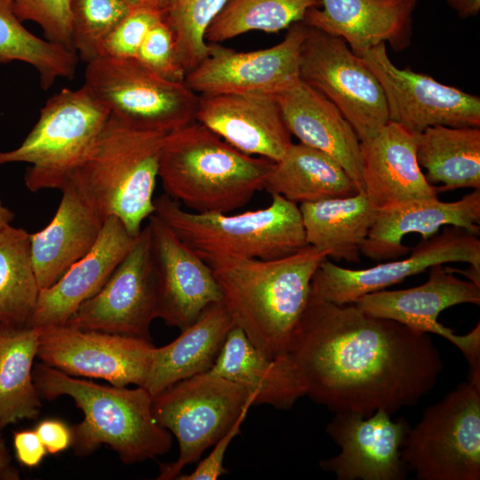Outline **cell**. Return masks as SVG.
<instances>
[{
  "instance_id": "1",
  "label": "cell",
  "mask_w": 480,
  "mask_h": 480,
  "mask_svg": "<svg viewBox=\"0 0 480 480\" xmlns=\"http://www.w3.org/2000/svg\"><path fill=\"white\" fill-rule=\"evenodd\" d=\"M288 355L313 401L363 417L414 405L443 369L428 333L313 293Z\"/></svg>"
},
{
  "instance_id": "2",
  "label": "cell",
  "mask_w": 480,
  "mask_h": 480,
  "mask_svg": "<svg viewBox=\"0 0 480 480\" xmlns=\"http://www.w3.org/2000/svg\"><path fill=\"white\" fill-rule=\"evenodd\" d=\"M327 252L306 245L278 259H236L210 265L233 320L262 353L288 354Z\"/></svg>"
},
{
  "instance_id": "3",
  "label": "cell",
  "mask_w": 480,
  "mask_h": 480,
  "mask_svg": "<svg viewBox=\"0 0 480 480\" xmlns=\"http://www.w3.org/2000/svg\"><path fill=\"white\" fill-rule=\"evenodd\" d=\"M32 376L41 398L68 396L83 412L84 420L71 428L76 456L90 455L106 444L123 463L134 464L171 450L172 435L156 420L153 396L145 388L100 385L43 363L33 367Z\"/></svg>"
},
{
  "instance_id": "4",
  "label": "cell",
  "mask_w": 480,
  "mask_h": 480,
  "mask_svg": "<svg viewBox=\"0 0 480 480\" xmlns=\"http://www.w3.org/2000/svg\"><path fill=\"white\" fill-rule=\"evenodd\" d=\"M274 163L239 151L195 121L166 135L158 178L164 194L192 212L228 213L265 188Z\"/></svg>"
},
{
  "instance_id": "5",
  "label": "cell",
  "mask_w": 480,
  "mask_h": 480,
  "mask_svg": "<svg viewBox=\"0 0 480 480\" xmlns=\"http://www.w3.org/2000/svg\"><path fill=\"white\" fill-rule=\"evenodd\" d=\"M168 133L110 115L71 178L104 220L119 219L137 236L155 212L154 191Z\"/></svg>"
},
{
  "instance_id": "6",
  "label": "cell",
  "mask_w": 480,
  "mask_h": 480,
  "mask_svg": "<svg viewBox=\"0 0 480 480\" xmlns=\"http://www.w3.org/2000/svg\"><path fill=\"white\" fill-rule=\"evenodd\" d=\"M263 209L240 214L187 211L164 194L155 212L173 233L209 266L228 260H274L308 245L299 205L271 194Z\"/></svg>"
},
{
  "instance_id": "7",
  "label": "cell",
  "mask_w": 480,
  "mask_h": 480,
  "mask_svg": "<svg viewBox=\"0 0 480 480\" xmlns=\"http://www.w3.org/2000/svg\"><path fill=\"white\" fill-rule=\"evenodd\" d=\"M110 116L84 84L64 88L40 109L37 122L14 149L0 151V165L27 163L31 192L60 189L80 164Z\"/></svg>"
},
{
  "instance_id": "8",
  "label": "cell",
  "mask_w": 480,
  "mask_h": 480,
  "mask_svg": "<svg viewBox=\"0 0 480 480\" xmlns=\"http://www.w3.org/2000/svg\"><path fill=\"white\" fill-rule=\"evenodd\" d=\"M253 402L254 396L244 388L210 371L175 382L153 396V415L176 437L180 450L176 460L159 464L156 479H176Z\"/></svg>"
},
{
  "instance_id": "9",
  "label": "cell",
  "mask_w": 480,
  "mask_h": 480,
  "mask_svg": "<svg viewBox=\"0 0 480 480\" xmlns=\"http://www.w3.org/2000/svg\"><path fill=\"white\" fill-rule=\"evenodd\" d=\"M402 460L418 480L480 479V387L460 385L411 428Z\"/></svg>"
},
{
  "instance_id": "10",
  "label": "cell",
  "mask_w": 480,
  "mask_h": 480,
  "mask_svg": "<svg viewBox=\"0 0 480 480\" xmlns=\"http://www.w3.org/2000/svg\"><path fill=\"white\" fill-rule=\"evenodd\" d=\"M84 84L110 115L136 128L170 133L196 121L199 94L164 79L135 58L99 56L86 63Z\"/></svg>"
},
{
  "instance_id": "11",
  "label": "cell",
  "mask_w": 480,
  "mask_h": 480,
  "mask_svg": "<svg viewBox=\"0 0 480 480\" xmlns=\"http://www.w3.org/2000/svg\"><path fill=\"white\" fill-rule=\"evenodd\" d=\"M300 79L340 109L361 142L388 122L380 84L339 36L310 27L301 52Z\"/></svg>"
},
{
  "instance_id": "12",
  "label": "cell",
  "mask_w": 480,
  "mask_h": 480,
  "mask_svg": "<svg viewBox=\"0 0 480 480\" xmlns=\"http://www.w3.org/2000/svg\"><path fill=\"white\" fill-rule=\"evenodd\" d=\"M156 348L143 338L65 324L41 328L36 356L74 377L101 379L116 387H144Z\"/></svg>"
},
{
  "instance_id": "13",
  "label": "cell",
  "mask_w": 480,
  "mask_h": 480,
  "mask_svg": "<svg viewBox=\"0 0 480 480\" xmlns=\"http://www.w3.org/2000/svg\"><path fill=\"white\" fill-rule=\"evenodd\" d=\"M472 303L480 305V286L452 275L443 264L429 268L428 281L417 287L368 293L356 304L375 316L394 320L410 329L436 333L451 341L469 364V382L480 386V324L465 335H457L437 321L450 307Z\"/></svg>"
},
{
  "instance_id": "14",
  "label": "cell",
  "mask_w": 480,
  "mask_h": 480,
  "mask_svg": "<svg viewBox=\"0 0 480 480\" xmlns=\"http://www.w3.org/2000/svg\"><path fill=\"white\" fill-rule=\"evenodd\" d=\"M309 30L295 22L277 44L251 52L210 44V54L186 75L185 83L197 94L289 91L301 81L300 57Z\"/></svg>"
},
{
  "instance_id": "15",
  "label": "cell",
  "mask_w": 480,
  "mask_h": 480,
  "mask_svg": "<svg viewBox=\"0 0 480 480\" xmlns=\"http://www.w3.org/2000/svg\"><path fill=\"white\" fill-rule=\"evenodd\" d=\"M361 58L382 87L388 121L415 133L435 125L480 126L478 96L409 68H397L388 57L385 43L372 47Z\"/></svg>"
},
{
  "instance_id": "16",
  "label": "cell",
  "mask_w": 480,
  "mask_h": 480,
  "mask_svg": "<svg viewBox=\"0 0 480 480\" xmlns=\"http://www.w3.org/2000/svg\"><path fill=\"white\" fill-rule=\"evenodd\" d=\"M450 262L468 263L480 270V240L467 230L444 226L439 235L422 239L410 255L363 269H349L324 260L311 281V293L337 304H354L363 296L384 290L427 268Z\"/></svg>"
},
{
  "instance_id": "17",
  "label": "cell",
  "mask_w": 480,
  "mask_h": 480,
  "mask_svg": "<svg viewBox=\"0 0 480 480\" xmlns=\"http://www.w3.org/2000/svg\"><path fill=\"white\" fill-rule=\"evenodd\" d=\"M157 318L156 284L148 225L101 289L80 305L67 325L151 340Z\"/></svg>"
},
{
  "instance_id": "18",
  "label": "cell",
  "mask_w": 480,
  "mask_h": 480,
  "mask_svg": "<svg viewBox=\"0 0 480 480\" xmlns=\"http://www.w3.org/2000/svg\"><path fill=\"white\" fill-rule=\"evenodd\" d=\"M156 284L157 318L180 331L209 305L222 300L211 267L156 215L148 219Z\"/></svg>"
},
{
  "instance_id": "19",
  "label": "cell",
  "mask_w": 480,
  "mask_h": 480,
  "mask_svg": "<svg viewBox=\"0 0 480 480\" xmlns=\"http://www.w3.org/2000/svg\"><path fill=\"white\" fill-rule=\"evenodd\" d=\"M411 428L400 418L378 411L369 417L356 413H335L328 423V436L341 449L319 466L334 473L339 480H402L407 466L402 460Z\"/></svg>"
},
{
  "instance_id": "20",
  "label": "cell",
  "mask_w": 480,
  "mask_h": 480,
  "mask_svg": "<svg viewBox=\"0 0 480 480\" xmlns=\"http://www.w3.org/2000/svg\"><path fill=\"white\" fill-rule=\"evenodd\" d=\"M196 121L249 156L279 161L292 145L276 95L199 94Z\"/></svg>"
},
{
  "instance_id": "21",
  "label": "cell",
  "mask_w": 480,
  "mask_h": 480,
  "mask_svg": "<svg viewBox=\"0 0 480 480\" xmlns=\"http://www.w3.org/2000/svg\"><path fill=\"white\" fill-rule=\"evenodd\" d=\"M137 236L119 219L107 218L92 249L54 284L40 291L26 324L36 328L65 325L80 305L101 289Z\"/></svg>"
},
{
  "instance_id": "22",
  "label": "cell",
  "mask_w": 480,
  "mask_h": 480,
  "mask_svg": "<svg viewBox=\"0 0 480 480\" xmlns=\"http://www.w3.org/2000/svg\"><path fill=\"white\" fill-rule=\"evenodd\" d=\"M420 0H322L302 22L342 38L358 57L380 43L398 52L412 35V14Z\"/></svg>"
},
{
  "instance_id": "23",
  "label": "cell",
  "mask_w": 480,
  "mask_h": 480,
  "mask_svg": "<svg viewBox=\"0 0 480 480\" xmlns=\"http://www.w3.org/2000/svg\"><path fill=\"white\" fill-rule=\"evenodd\" d=\"M443 226L458 227L478 236L480 189L454 202L425 198L379 210L361 254L375 261L398 259L412 249L402 243L404 236L418 233L422 239H428Z\"/></svg>"
},
{
  "instance_id": "24",
  "label": "cell",
  "mask_w": 480,
  "mask_h": 480,
  "mask_svg": "<svg viewBox=\"0 0 480 480\" xmlns=\"http://www.w3.org/2000/svg\"><path fill=\"white\" fill-rule=\"evenodd\" d=\"M361 148L364 191L378 211L437 197L417 162L415 132L388 121Z\"/></svg>"
},
{
  "instance_id": "25",
  "label": "cell",
  "mask_w": 480,
  "mask_h": 480,
  "mask_svg": "<svg viewBox=\"0 0 480 480\" xmlns=\"http://www.w3.org/2000/svg\"><path fill=\"white\" fill-rule=\"evenodd\" d=\"M50 223L30 234V250L40 290L54 284L96 244L105 220L69 178Z\"/></svg>"
},
{
  "instance_id": "26",
  "label": "cell",
  "mask_w": 480,
  "mask_h": 480,
  "mask_svg": "<svg viewBox=\"0 0 480 480\" xmlns=\"http://www.w3.org/2000/svg\"><path fill=\"white\" fill-rule=\"evenodd\" d=\"M276 98L291 135L333 158L364 190L361 141L340 109L302 81Z\"/></svg>"
},
{
  "instance_id": "27",
  "label": "cell",
  "mask_w": 480,
  "mask_h": 480,
  "mask_svg": "<svg viewBox=\"0 0 480 480\" xmlns=\"http://www.w3.org/2000/svg\"><path fill=\"white\" fill-rule=\"evenodd\" d=\"M210 372L244 388L254 396L253 405L290 409L306 395L288 354L276 357L265 355L236 325L228 333Z\"/></svg>"
},
{
  "instance_id": "28",
  "label": "cell",
  "mask_w": 480,
  "mask_h": 480,
  "mask_svg": "<svg viewBox=\"0 0 480 480\" xmlns=\"http://www.w3.org/2000/svg\"><path fill=\"white\" fill-rule=\"evenodd\" d=\"M235 325L223 300L207 306L174 340L156 348L143 388L155 396L175 382L210 371Z\"/></svg>"
},
{
  "instance_id": "29",
  "label": "cell",
  "mask_w": 480,
  "mask_h": 480,
  "mask_svg": "<svg viewBox=\"0 0 480 480\" xmlns=\"http://www.w3.org/2000/svg\"><path fill=\"white\" fill-rule=\"evenodd\" d=\"M299 208L308 245L335 260L360 261L362 245L378 213L364 190L352 196L303 203Z\"/></svg>"
},
{
  "instance_id": "30",
  "label": "cell",
  "mask_w": 480,
  "mask_h": 480,
  "mask_svg": "<svg viewBox=\"0 0 480 480\" xmlns=\"http://www.w3.org/2000/svg\"><path fill=\"white\" fill-rule=\"evenodd\" d=\"M264 189L297 204L352 196L360 191L338 162L300 142L292 143L274 163Z\"/></svg>"
},
{
  "instance_id": "31",
  "label": "cell",
  "mask_w": 480,
  "mask_h": 480,
  "mask_svg": "<svg viewBox=\"0 0 480 480\" xmlns=\"http://www.w3.org/2000/svg\"><path fill=\"white\" fill-rule=\"evenodd\" d=\"M416 157L436 192L480 189V129L435 125L416 133Z\"/></svg>"
},
{
  "instance_id": "32",
  "label": "cell",
  "mask_w": 480,
  "mask_h": 480,
  "mask_svg": "<svg viewBox=\"0 0 480 480\" xmlns=\"http://www.w3.org/2000/svg\"><path fill=\"white\" fill-rule=\"evenodd\" d=\"M41 328L0 324V428L40 414L33 380Z\"/></svg>"
},
{
  "instance_id": "33",
  "label": "cell",
  "mask_w": 480,
  "mask_h": 480,
  "mask_svg": "<svg viewBox=\"0 0 480 480\" xmlns=\"http://www.w3.org/2000/svg\"><path fill=\"white\" fill-rule=\"evenodd\" d=\"M40 287L30 250V233L12 225L0 231V324H26Z\"/></svg>"
},
{
  "instance_id": "34",
  "label": "cell",
  "mask_w": 480,
  "mask_h": 480,
  "mask_svg": "<svg viewBox=\"0 0 480 480\" xmlns=\"http://www.w3.org/2000/svg\"><path fill=\"white\" fill-rule=\"evenodd\" d=\"M13 2L0 0V61L18 60L31 65L44 90L59 78L72 79L79 60L77 54L25 28L13 12Z\"/></svg>"
},
{
  "instance_id": "35",
  "label": "cell",
  "mask_w": 480,
  "mask_h": 480,
  "mask_svg": "<svg viewBox=\"0 0 480 480\" xmlns=\"http://www.w3.org/2000/svg\"><path fill=\"white\" fill-rule=\"evenodd\" d=\"M322 0H227L204 36L208 44H220L250 31L276 33L301 21Z\"/></svg>"
},
{
  "instance_id": "36",
  "label": "cell",
  "mask_w": 480,
  "mask_h": 480,
  "mask_svg": "<svg viewBox=\"0 0 480 480\" xmlns=\"http://www.w3.org/2000/svg\"><path fill=\"white\" fill-rule=\"evenodd\" d=\"M227 0H170L164 21L171 28L178 60L186 75L211 52L205 32Z\"/></svg>"
},
{
  "instance_id": "37",
  "label": "cell",
  "mask_w": 480,
  "mask_h": 480,
  "mask_svg": "<svg viewBox=\"0 0 480 480\" xmlns=\"http://www.w3.org/2000/svg\"><path fill=\"white\" fill-rule=\"evenodd\" d=\"M73 48L85 63L99 56L101 44L132 10L123 0H70Z\"/></svg>"
},
{
  "instance_id": "38",
  "label": "cell",
  "mask_w": 480,
  "mask_h": 480,
  "mask_svg": "<svg viewBox=\"0 0 480 480\" xmlns=\"http://www.w3.org/2000/svg\"><path fill=\"white\" fill-rule=\"evenodd\" d=\"M164 18V12L156 9H132L104 39L99 56L113 59L135 58L148 32Z\"/></svg>"
},
{
  "instance_id": "39",
  "label": "cell",
  "mask_w": 480,
  "mask_h": 480,
  "mask_svg": "<svg viewBox=\"0 0 480 480\" xmlns=\"http://www.w3.org/2000/svg\"><path fill=\"white\" fill-rule=\"evenodd\" d=\"M69 4L70 0H14L13 12L20 21L38 24L47 40L75 52Z\"/></svg>"
},
{
  "instance_id": "40",
  "label": "cell",
  "mask_w": 480,
  "mask_h": 480,
  "mask_svg": "<svg viewBox=\"0 0 480 480\" xmlns=\"http://www.w3.org/2000/svg\"><path fill=\"white\" fill-rule=\"evenodd\" d=\"M135 59L153 74L172 82H185L172 32L164 20L154 25L140 44Z\"/></svg>"
},
{
  "instance_id": "41",
  "label": "cell",
  "mask_w": 480,
  "mask_h": 480,
  "mask_svg": "<svg viewBox=\"0 0 480 480\" xmlns=\"http://www.w3.org/2000/svg\"><path fill=\"white\" fill-rule=\"evenodd\" d=\"M251 405H247L233 426L213 444L211 453L201 460L196 468L189 474H180L177 480H216L228 473L224 467L226 451L235 436L240 433Z\"/></svg>"
},
{
  "instance_id": "42",
  "label": "cell",
  "mask_w": 480,
  "mask_h": 480,
  "mask_svg": "<svg viewBox=\"0 0 480 480\" xmlns=\"http://www.w3.org/2000/svg\"><path fill=\"white\" fill-rule=\"evenodd\" d=\"M35 430L44 444L47 453L57 454L71 447V428L60 420L47 419L41 420Z\"/></svg>"
},
{
  "instance_id": "43",
  "label": "cell",
  "mask_w": 480,
  "mask_h": 480,
  "mask_svg": "<svg viewBox=\"0 0 480 480\" xmlns=\"http://www.w3.org/2000/svg\"><path fill=\"white\" fill-rule=\"evenodd\" d=\"M13 447L19 462L28 468L37 467L47 454L35 429L14 432Z\"/></svg>"
},
{
  "instance_id": "44",
  "label": "cell",
  "mask_w": 480,
  "mask_h": 480,
  "mask_svg": "<svg viewBox=\"0 0 480 480\" xmlns=\"http://www.w3.org/2000/svg\"><path fill=\"white\" fill-rule=\"evenodd\" d=\"M446 4L463 20L475 17L480 12V0H446Z\"/></svg>"
},
{
  "instance_id": "45",
  "label": "cell",
  "mask_w": 480,
  "mask_h": 480,
  "mask_svg": "<svg viewBox=\"0 0 480 480\" xmlns=\"http://www.w3.org/2000/svg\"><path fill=\"white\" fill-rule=\"evenodd\" d=\"M131 9L146 7L156 9L164 12L167 10L170 0H123Z\"/></svg>"
},
{
  "instance_id": "46",
  "label": "cell",
  "mask_w": 480,
  "mask_h": 480,
  "mask_svg": "<svg viewBox=\"0 0 480 480\" xmlns=\"http://www.w3.org/2000/svg\"><path fill=\"white\" fill-rule=\"evenodd\" d=\"M12 461V457L7 449L5 441L0 433V473L8 471Z\"/></svg>"
},
{
  "instance_id": "47",
  "label": "cell",
  "mask_w": 480,
  "mask_h": 480,
  "mask_svg": "<svg viewBox=\"0 0 480 480\" xmlns=\"http://www.w3.org/2000/svg\"><path fill=\"white\" fill-rule=\"evenodd\" d=\"M14 219L13 212L4 204L0 199V231L11 225Z\"/></svg>"
},
{
  "instance_id": "48",
  "label": "cell",
  "mask_w": 480,
  "mask_h": 480,
  "mask_svg": "<svg viewBox=\"0 0 480 480\" xmlns=\"http://www.w3.org/2000/svg\"><path fill=\"white\" fill-rule=\"evenodd\" d=\"M0 63H2V62L0 61Z\"/></svg>"
}]
</instances>
